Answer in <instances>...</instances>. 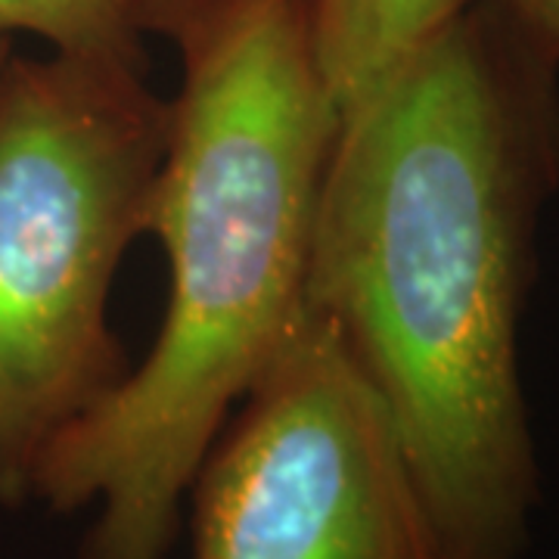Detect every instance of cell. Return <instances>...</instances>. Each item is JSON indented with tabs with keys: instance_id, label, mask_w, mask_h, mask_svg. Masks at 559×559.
Wrapping results in <instances>:
<instances>
[{
	"instance_id": "1",
	"label": "cell",
	"mask_w": 559,
	"mask_h": 559,
	"mask_svg": "<svg viewBox=\"0 0 559 559\" xmlns=\"http://www.w3.org/2000/svg\"><path fill=\"white\" fill-rule=\"evenodd\" d=\"M559 193V60L469 0L340 121L308 308L395 426L451 559H522L540 463L520 373Z\"/></svg>"
},
{
	"instance_id": "2",
	"label": "cell",
	"mask_w": 559,
	"mask_h": 559,
	"mask_svg": "<svg viewBox=\"0 0 559 559\" xmlns=\"http://www.w3.org/2000/svg\"><path fill=\"white\" fill-rule=\"evenodd\" d=\"M171 40L180 87L146 205L168 259L165 320L32 485L57 516L94 513L79 559H171L202 460L308 311L340 134L305 0H221Z\"/></svg>"
},
{
	"instance_id": "3",
	"label": "cell",
	"mask_w": 559,
	"mask_h": 559,
	"mask_svg": "<svg viewBox=\"0 0 559 559\" xmlns=\"http://www.w3.org/2000/svg\"><path fill=\"white\" fill-rule=\"evenodd\" d=\"M171 106L146 72L50 53L0 72V507L131 370L109 326Z\"/></svg>"
},
{
	"instance_id": "4",
	"label": "cell",
	"mask_w": 559,
	"mask_h": 559,
	"mask_svg": "<svg viewBox=\"0 0 559 559\" xmlns=\"http://www.w3.org/2000/svg\"><path fill=\"white\" fill-rule=\"evenodd\" d=\"M190 559H451L382 401L311 308L187 495Z\"/></svg>"
},
{
	"instance_id": "5",
	"label": "cell",
	"mask_w": 559,
	"mask_h": 559,
	"mask_svg": "<svg viewBox=\"0 0 559 559\" xmlns=\"http://www.w3.org/2000/svg\"><path fill=\"white\" fill-rule=\"evenodd\" d=\"M469 0H305L323 84L345 119Z\"/></svg>"
},
{
	"instance_id": "6",
	"label": "cell",
	"mask_w": 559,
	"mask_h": 559,
	"mask_svg": "<svg viewBox=\"0 0 559 559\" xmlns=\"http://www.w3.org/2000/svg\"><path fill=\"white\" fill-rule=\"evenodd\" d=\"M3 35H35L53 53L146 72V47L131 0H0Z\"/></svg>"
},
{
	"instance_id": "7",
	"label": "cell",
	"mask_w": 559,
	"mask_h": 559,
	"mask_svg": "<svg viewBox=\"0 0 559 559\" xmlns=\"http://www.w3.org/2000/svg\"><path fill=\"white\" fill-rule=\"evenodd\" d=\"M218 3L221 0H131V10L143 35H162L171 40L183 25H190Z\"/></svg>"
},
{
	"instance_id": "8",
	"label": "cell",
	"mask_w": 559,
	"mask_h": 559,
	"mask_svg": "<svg viewBox=\"0 0 559 559\" xmlns=\"http://www.w3.org/2000/svg\"><path fill=\"white\" fill-rule=\"evenodd\" d=\"M559 60V0H491Z\"/></svg>"
},
{
	"instance_id": "9",
	"label": "cell",
	"mask_w": 559,
	"mask_h": 559,
	"mask_svg": "<svg viewBox=\"0 0 559 559\" xmlns=\"http://www.w3.org/2000/svg\"><path fill=\"white\" fill-rule=\"evenodd\" d=\"M10 57H13V35H3V32H0V72H3V66L10 62Z\"/></svg>"
}]
</instances>
